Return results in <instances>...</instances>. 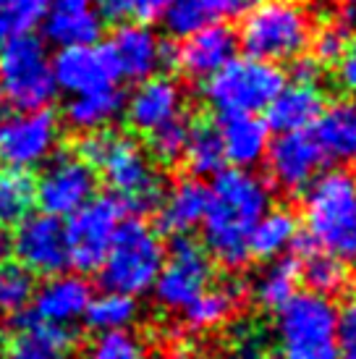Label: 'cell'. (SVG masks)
Returning a JSON list of instances; mask_svg holds the SVG:
<instances>
[{"mask_svg": "<svg viewBox=\"0 0 356 359\" xmlns=\"http://www.w3.org/2000/svg\"><path fill=\"white\" fill-rule=\"evenodd\" d=\"M184 163H186L191 179H212L226 168V152L220 142V131L215 121H197L191 123L184 150Z\"/></svg>", "mask_w": 356, "mask_h": 359, "instance_id": "4dcf8cb0", "label": "cell"}, {"mask_svg": "<svg viewBox=\"0 0 356 359\" xmlns=\"http://www.w3.org/2000/svg\"><path fill=\"white\" fill-rule=\"evenodd\" d=\"M48 48L34 34H13L0 48V116L11 110L32 113L55 97Z\"/></svg>", "mask_w": 356, "mask_h": 359, "instance_id": "8992f818", "label": "cell"}, {"mask_svg": "<svg viewBox=\"0 0 356 359\" xmlns=\"http://www.w3.org/2000/svg\"><path fill=\"white\" fill-rule=\"evenodd\" d=\"M11 37V32H8V27H6V21L0 19V48H3V42L8 40Z\"/></svg>", "mask_w": 356, "mask_h": 359, "instance_id": "bcb514c9", "label": "cell"}, {"mask_svg": "<svg viewBox=\"0 0 356 359\" xmlns=\"http://www.w3.org/2000/svg\"><path fill=\"white\" fill-rule=\"evenodd\" d=\"M291 79L294 84H317L320 76H322V66L317 63L312 55H301V58L291 60Z\"/></svg>", "mask_w": 356, "mask_h": 359, "instance_id": "b9f144b4", "label": "cell"}, {"mask_svg": "<svg viewBox=\"0 0 356 359\" xmlns=\"http://www.w3.org/2000/svg\"><path fill=\"white\" fill-rule=\"evenodd\" d=\"M341 6H348V8H356V0H336Z\"/></svg>", "mask_w": 356, "mask_h": 359, "instance_id": "7dc6e473", "label": "cell"}, {"mask_svg": "<svg viewBox=\"0 0 356 359\" xmlns=\"http://www.w3.org/2000/svg\"><path fill=\"white\" fill-rule=\"evenodd\" d=\"M265 160L273 184L288 194H299L307 189L327 163L312 129L275 134V140H270L267 144Z\"/></svg>", "mask_w": 356, "mask_h": 359, "instance_id": "4fadbf2b", "label": "cell"}, {"mask_svg": "<svg viewBox=\"0 0 356 359\" xmlns=\"http://www.w3.org/2000/svg\"><path fill=\"white\" fill-rule=\"evenodd\" d=\"M325 160L341 163L343 168L356 165V100H341L322 108L312 126Z\"/></svg>", "mask_w": 356, "mask_h": 359, "instance_id": "484cf974", "label": "cell"}, {"mask_svg": "<svg viewBox=\"0 0 356 359\" xmlns=\"http://www.w3.org/2000/svg\"><path fill=\"white\" fill-rule=\"evenodd\" d=\"M53 0H8L0 11V19L6 21L11 37L13 34H32L34 27H40Z\"/></svg>", "mask_w": 356, "mask_h": 359, "instance_id": "74e56055", "label": "cell"}, {"mask_svg": "<svg viewBox=\"0 0 356 359\" xmlns=\"http://www.w3.org/2000/svg\"><path fill=\"white\" fill-rule=\"evenodd\" d=\"M299 280H301L299 257H275L270 259V265L257 276L252 294L262 309L278 312L296 297Z\"/></svg>", "mask_w": 356, "mask_h": 359, "instance_id": "f1b7e54d", "label": "cell"}, {"mask_svg": "<svg viewBox=\"0 0 356 359\" xmlns=\"http://www.w3.org/2000/svg\"><path fill=\"white\" fill-rule=\"evenodd\" d=\"M6 3H8V0H0V11L6 8Z\"/></svg>", "mask_w": 356, "mask_h": 359, "instance_id": "c3c4849f", "label": "cell"}, {"mask_svg": "<svg viewBox=\"0 0 356 359\" xmlns=\"http://www.w3.org/2000/svg\"><path fill=\"white\" fill-rule=\"evenodd\" d=\"M123 110H126V95L116 84V87H108V90L76 95L66 105V121H69V126L87 134V131L108 129Z\"/></svg>", "mask_w": 356, "mask_h": 359, "instance_id": "83f0119b", "label": "cell"}, {"mask_svg": "<svg viewBox=\"0 0 356 359\" xmlns=\"http://www.w3.org/2000/svg\"><path fill=\"white\" fill-rule=\"evenodd\" d=\"M84 359H149L147 346L142 344L137 333L131 330H113V333H97L89 344Z\"/></svg>", "mask_w": 356, "mask_h": 359, "instance_id": "8d00e7d4", "label": "cell"}, {"mask_svg": "<svg viewBox=\"0 0 356 359\" xmlns=\"http://www.w3.org/2000/svg\"><path fill=\"white\" fill-rule=\"evenodd\" d=\"M0 359H74V336L69 328L48 325L21 312L3 341Z\"/></svg>", "mask_w": 356, "mask_h": 359, "instance_id": "ac0fdd59", "label": "cell"}, {"mask_svg": "<svg viewBox=\"0 0 356 359\" xmlns=\"http://www.w3.org/2000/svg\"><path fill=\"white\" fill-rule=\"evenodd\" d=\"M11 252L32 276L50 278L63 273L69 268L63 220L48 212H29L21 223H16V231L11 236Z\"/></svg>", "mask_w": 356, "mask_h": 359, "instance_id": "7c38bea8", "label": "cell"}, {"mask_svg": "<svg viewBox=\"0 0 356 359\" xmlns=\"http://www.w3.org/2000/svg\"><path fill=\"white\" fill-rule=\"evenodd\" d=\"M121 79L144 81L160 71V40L147 24H121L108 42Z\"/></svg>", "mask_w": 356, "mask_h": 359, "instance_id": "44dd1931", "label": "cell"}, {"mask_svg": "<svg viewBox=\"0 0 356 359\" xmlns=\"http://www.w3.org/2000/svg\"><path fill=\"white\" fill-rule=\"evenodd\" d=\"M92 286L79 273H58L45 278L40 289H34L32 297V318L48 325L69 328L76 320L84 318L89 302H92Z\"/></svg>", "mask_w": 356, "mask_h": 359, "instance_id": "e0dca14e", "label": "cell"}, {"mask_svg": "<svg viewBox=\"0 0 356 359\" xmlns=\"http://www.w3.org/2000/svg\"><path fill=\"white\" fill-rule=\"evenodd\" d=\"M84 320L97 333H113V330H129L137 320V299L116 291H105L100 297H92Z\"/></svg>", "mask_w": 356, "mask_h": 359, "instance_id": "d6a6232c", "label": "cell"}, {"mask_svg": "<svg viewBox=\"0 0 356 359\" xmlns=\"http://www.w3.org/2000/svg\"><path fill=\"white\" fill-rule=\"evenodd\" d=\"M170 0H134V19L139 24H149L163 16V11L168 8Z\"/></svg>", "mask_w": 356, "mask_h": 359, "instance_id": "ee69618b", "label": "cell"}, {"mask_svg": "<svg viewBox=\"0 0 356 359\" xmlns=\"http://www.w3.org/2000/svg\"><path fill=\"white\" fill-rule=\"evenodd\" d=\"M42 32L45 40L58 48L97 45L102 37V21L92 0H53L42 19Z\"/></svg>", "mask_w": 356, "mask_h": 359, "instance_id": "ffe728a7", "label": "cell"}, {"mask_svg": "<svg viewBox=\"0 0 356 359\" xmlns=\"http://www.w3.org/2000/svg\"><path fill=\"white\" fill-rule=\"evenodd\" d=\"M273 208V189L262 176L247 168H223L207 187L202 218L205 250L226 268L249 262V236L259 218Z\"/></svg>", "mask_w": 356, "mask_h": 359, "instance_id": "6da1fadb", "label": "cell"}, {"mask_svg": "<svg viewBox=\"0 0 356 359\" xmlns=\"http://www.w3.org/2000/svg\"><path fill=\"white\" fill-rule=\"evenodd\" d=\"M34 297V276L19 262L0 265V315H21Z\"/></svg>", "mask_w": 356, "mask_h": 359, "instance_id": "d590c367", "label": "cell"}, {"mask_svg": "<svg viewBox=\"0 0 356 359\" xmlns=\"http://www.w3.org/2000/svg\"><path fill=\"white\" fill-rule=\"evenodd\" d=\"M304 239L341 262L356 259V170H322L304 189Z\"/></svg>", "mask_w": 356, "mask_h": 359, "instance_id": "3957f363", "label": "cell"}, {"mask_svg": "<svg viewBox=\"0 0 356 359\" xmlns=\"http://www.w3.org/2000/svg\"><path fill=\"white\" fill-rule=\"evenodd\" d=\"M215 126L220 131L226 163H231V168L252 170L259 160H265L267 144H270V129L265 118L249 116V113H226V116H218Z\"/></svg>", "mask_w": 356, "mask_h": 359, "instance_id": "7402d4cb", "label": "cell"}, {"mask_svg": "<svg viewBox=\"0 0 356 359\" xmlns=\"http://www.w3.org/2000/svg\"><path fill=\"white\" fill-rule=\"evenodd\" d=\"M53 79L55 87L69 95H89V92L116 87L121 79L110 45H81V48H60L53 58Z\"/></svg>", "mask_w": 356, "mask_h": 359, "instance_id": "9a60e30c", "label": "cell"}, {"mask_svg": "<svg viewBox=\"0 0 356 359\" xmlns=\"http://www.w3.org/2000/svg\"><path fill=\"white\" fill-rule=\"evenodd\" d=\"M238 294L233 286H210L202 291L197 299L184 309V320L191 330H210L218 328L220 323L231 318V312L236 307Z\"/></svg>", "mask_w": 356, "mask_h": 359, "instance_id": "836d02e7", "label": "cell"}, {"mask_svg": "<svg viewBox=\"0 0 356 359\" xmlns=\"http://www.w3.org/2000/svg\"><path fill=\"white\" fill-rule=\"evenodd\" d=\"M123 218L126 208L110 194L102 197L95 194L87 205H81L74 215H69V223L63 226H66L71 268L76 273H95L102 268Z\"/></svg>", "mask_w": 356, "mask_h": 359, "instance_id": "9c48e42d", "label": "cell"}, {"mask_svg": "<svg viewBox=\"0 0 356 359\" xmlns=\"http://www.w3.org/2000/svg\"><path fill=\"white\" fill-rule=\"evenodd\" d=\"M338 84L356 97V40L348 42L343 58L338 60Z\"/></svg>", "mask_w": 356, "mask_h": 359, "instance_id": "60d3db41", "label": "cell"}, {"mask_svg": "<svg viewBox=\"0 0 356 359\" xmlns=\"http://www.w3.org/2000/svg\"><path fill=\"white\" fill-rule=\"evenodd\" d=\"M184 116V90L170 76H149L139 81L126 100V121L139 134H149L163 123Z\"/></svg>", "mask_w": 356, "mask_h": 359, "instance_id": "d6986e66", "label": "cell"}, {"mask_svg": "<svg viewBox=\"0 0 356 359\" xmlns=\"http://www.w3.org/2000/svg\"><path fill=\"white\" fill-rule=\"evenodd\" d=\"M34 179L29 170L0 168V226H16L34 208Z\"/></svg>", "mask_w": 356, "mask_h": 359, "instance_id": "1f68e13d", "label": "cell"}, {"mask_svg": "<svg viewBox=\"0 0 356 359\" xmlns=\"http://www.w3.org/2000/svg\"><path fill=\"white\" fill-rule=\"evenodd\" d=\"M301 226L294 210L270 208L249 236V259H275L294 247Z\"/></svg>", "mask_w": 356, "mask_h": 359, "instance_id": "4316f807", "label": "cell"}, {"mask_svg": "<svg viewBox=\"0 0 356 359\" xmlns=\"http://www.w3.org/2000/svg\"><path fill=\"white\" fill-rule=\"evenodd\" d=\"M286 84V74L275 63L244 58L228 60L210 79L199 81V92L218 116L249 113L259 116Z\"/></svg>", "mask_w": 356, "mask_h": 359, "instance_id": "ba28073f", "label": "cell"}, {"mask_svg": "<svg viewBox=\"0 0 356 359\" xmlns=\"http://www.w3.org/2000/svg\"><path fill=\"white\" fill-rule=\"evenodd\" d=\"M348 42H351V34H348L346 24H327L317 34H312V48H315L312 58L320 66H338V60L346 53Z\"/></svg>", "mask_w": 356, "mask_h": 359, "instance_id": "f35d334b", "label": "cell"}, {"mask_svg": "<svg viewBox=\"0 0 356 359\" xmlns=\"http://www.w3.org/2000/svg\"><path fill=\"white\" fill-rule=\"evenodd\" d=\"M312 16L296 0H262L247 11L238 29V45L249 58L265 63H291L312 45Z\"/></svg>", "mask_w": 356, "mask_h": 359, "instance_id": "277c9868", "label": "cell"}, {"mask_svg": "<svg viewBox=\"0 0 356 359\" xmlns=\"http://www.w3.org/2000/svg\"><path fill=\"white\" fill-rule=\"evenodd\" d=\"M71 150L102 176L110 197H116L126 212H149L158 208L163 197V176L147 150L131 134L110 126L87 131Z\"/></svg>", "mask_w": 356, "mask_h": 359, "instance_id": "7a4b0ae2", "label": "cell"}, {"mask_svg": "<svg viewBox=\"0 0 356 359\" xmlns=\"http://www.w3.org/2000/svg\"><path fill=\"white\" fill-rule=\"evenodd\" d=\"M207 208V184L199 179H181L168 191H163L158 202V229L168 236H189L202 226Z\"/></svg>", "mask_w": 356, "mask_h": 359, "instance_id": "603a6c76", "label": "cell"}, {"mask_svg": "<svg viewBox=\"0 0 356 359\" xmlns=\"http://www.w3.org/2000/svg\"><path fill=\"white\" fill-rule=\"evenodd\" d=\"M212 257L191 236H176L165 250V262L155 280V299L165 309H184L212 283Z\"/></svg>", "mask_w": 356, "mask_h": 359, "instance_id": "30bf717a", "label": "cell"}, {"mask_svg": "<svg viewBox=\"0 0 356 359\" xmlns=\"http://www.w3.org/2000/svg\"><path fill=\"white\" fill-rule=\"evenodd\" d=\"M238 37L228 24H210L176 45V69L191 81H205L236 58Z\"/></svg>", "mask_w": 356, "mask_h": 359, "instance_id": "2e32d148", "label": "cell"}, {"mask_svg": "<svg viewBox=\"0 0 356 359\" xmlns=\"http://www.w3.org/2000/svg\"><path fill=\"white\" fill-rule=\"evenodd\" d=\"M291 250L301 252V257H299V262H301V278L307 280L309 291H315L320 297H327V299L333 294H338V291H343L348 280L346 262H341V259H336L327 252L315 250L304 239V233H299V239L294 241Z\"/></svg>", "mask_w": 356, "mask_h": 359, "instance_id": "f546056e", "label": "cell"}, {"mask_svg": "<svg viewBox=\"0 0 356 359\" xmlns=\"http://www.w3.org/2000/svg\"><path fill=\"white\" fill-rule=\"evenodd\" d=\"M8 255H11V236L8 231L0 226V265L8 262Z\"/></svg>", "mask_w": 356, "mask_h": 359, "instance_id": "f6af8a7d", "label": "cell"}, {"mask_svg": "<svg viewBox=\"0 0 356 359\" xmlns=\"http://www.w3.org/2000/svg\"><path fill=\"white\" fill-rule=\"evenodd\" d=\"M163 262H165V247L158 231L149 229L139 218H123L108 257L100 268V280L105 291L137 299L152 291Z\"/></svg>", "mask_w": 356, "mask_h": 359, "instance_id": "52a82bcc", "label": "cell"}, {"mask_svg": "<svg viewBox=\"0 0 356 359\" xmlns=\"http://www.w3.org/2000/svg\"><path fill=\"white\" fill-rule=\"evenodd\" d=\"M338 328H341V344L356 346V297H351L343 309H338Z\"/></svg>", "mask_w": 356, "mask_h": 359, "instance_id": "7bdbcfd3", "label": "cell"}, {"mask_svg": "<svg viewBox=\"0 0 356 359\" xmlns=\"http://www.w3.org/2000/svg\"><path fill=\"white\" fill-rule=\"evenodd\" d=\"M275 333L278 359H341L336 302L315 291H296L278 309Z\"/></svg>", "mask_w": 356, "mask_h": 359, "instance_id": "5b68a950", "label": "cell"}, {"mask_svg": "<svg viewBox=\"0 0 356 359\" xmlns=\"http://www.w3.org/2000/svg\"><path fill=\"white\" fill-rule=\"evenodd\" d=\"M58 131V116L48 108L11 116L0 129V160L19 170L42 165L55 152Z\"/></svg>", "mask_w": 356, "mask_h": 359, "instance_id": "5bb4252c", "label": "cell"}, {"mask_svg": "<svg viewBox=\"0 0 356 359\" xmlns=\"http://www.w3.org/2000/svg\"><path fill=\"white\" fill-rule=\"evenodd\" d=\"M102 24H129L134 19V0H92Z\"/></svg>", "mask_w": 356, "mask_h": 359, "instance_id": "ab89813d", "label": "cell"}, {"mask_svg": "<svg viewBox=\"0 0 356 359\" xmlns=\"http://www.w3.org/2000/svg\"><path fill=\"white\" fill-rule=\"evenodd\" d=\"M325 108V97L317 84H283L273 102L265 108V123L270 134H288V131H307L315 126L320 113Z\"/></svg>", "mask_w": 356, "mask_h": 359, "instance_id": "cb8c5ba5", "label": "cell"}, {"mask_svg": "<svg viewBox=\"0 0 356 359\" xmlns=\"http://www.w3.org/2000/svg\"><path fill=\"white\" fill-rule=\"evenodd\" d=\"M97 191V173L74 150H58L45 160L42 176L34 181V197L40 212L69 218L87 205Z\"/></svg>", "mask_w": 356, "mask_h": 359, "instance_id": "8fae6325", "label": "cell"}, {"mask_svg": "<svg viewBox=\"0 0 356 359\" xmlns=\"http://www.w3.org/2000/svg\"><path fill=\"white\" fill-rule=\"evenodd\" d=\"M257 0H170L160 19L165 29L184 40L210 24H226L231 19H244Z\"/></svg>", "mask_w": 356, "mask_h": 359, "instance_id": "d4e9b609", "label": "cell"}, {"mask_svg": "<svg viewBox=\"0 0 356 359\" xmlns=\"http://www.w3.org/2000/svg\"><path fill=\"white\" fill-rule=\"evenodd\" d=\"M189 129H191V121L186 116H178V118L144 134L147 137V155L152 158V163L176 165L178 160L184 158V150H186Z\"/></svg>", "mask_w": 356, "mask_h": 359, "instance_id": "e575fe53", "label": "cell"}]
</instances>
